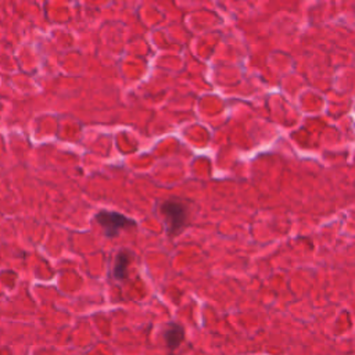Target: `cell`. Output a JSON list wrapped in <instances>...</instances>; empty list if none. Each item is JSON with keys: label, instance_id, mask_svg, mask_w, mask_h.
<instances>
[{"label": "cell", "instance_id": "cell-3", "mask_svg": "<svg viewBox=\"0 0 355 355\" xmlns=\"http://www.w3.org/2000/svg\"><path fill=\"white\" fill-rule=\"evenodd\" d=\"M164 337H165V341H166L168 347L173 349V348H176V347L183 341L184 330H183V327H180L179 324L172 323V324L166 329Z\"/></svg>", "mask_w": 355, "mask_h": 355}, {"label": "cell", "instance_id": "cell-4", "mask_svg": "<svg viewBox=\"0 0 355 355\" xmlns=\"http://www.w3.org/2000/svg\"><path fill=\"white\" fill-rule=\"evenodd\" d=\"M129 262H130V254L128 251L118 252L116 259H115V266H114V276L116 279H123L125 277Z\"/></svg>", "mask_w": 355, "mask_h": 355}, {"label": "cell", "instance_id": "cell-2", "mask_svg": "<svg viewBox=\"0 0 355 355\" xmlns=\"http://www.w3.org/2000/svg\"><path fill=\"white\" fill-rule=\"evenodd\" d=\"M161 215L165 219L168 232L171 234L178 233L186 220V209L184 207L173 200L165 201L161 204Z\"/></svg>", "mask_w": 355, "mask_h": 355}, {"label": "cell", "instance_id": "cell-1", "mask_svg": "<svg viewBox=\"0 0 355 355\" xmlns=\"http://www.w3.org/2000/svg\"><path fill=\"white\" fill-rule=\"evenodd\" d=\"M94 218H96V222L103 227L105 236L108 237H112L118 234L119 230L135 225L132 219L114 211H100L98 214H96Z\"/></svg>", "mask_w": 355, "mask_h": 355}]
</instances>
